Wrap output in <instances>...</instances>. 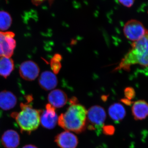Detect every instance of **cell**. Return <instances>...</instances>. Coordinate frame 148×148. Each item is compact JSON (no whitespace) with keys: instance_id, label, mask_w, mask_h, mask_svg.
Returning a JSON list of instances; mask_svg holds the SVG:
<instances>
[{"instance_id":"obj_5","label":"cell","mask_w":148,"mask_h":148,"mask_svg":"<svg viewBox=\"0 0 148 148\" xmlns=\"http://www.w3.org/2000/svg\"><path fill=\"white\" fill-rule=\"evenodd\" d=\"M147 30L143 23L135 19L127 21L123 29L125 37L133 42L141 38L145 34Z\"/></svg>"},{"instance_id":"obj_8","label":"cell","mask_w":148,"mask_h":148,"mask_svg":"<svg viewBox=\"0 0 148 148\" xmlns=\"http://www.w3.org/2000/svg\"><path fill=\"white\" fill-rule=\"evenodd\" d=\"M19 73L23 79L27 81L34 80L38 76L39 67L34 61H25L20 65Z\"/></svg>"},{"instance_id":"obj_23","label":"cell","mask_w":148,"mask_h":148,"mask_svg":"<svg viewBox=\"0 0 148 148\" xmlns=\"http://www.w3.org/2000/svg\"><path fill=\"white\" fill-rule=\"evenodd\" d=\"M22 148H38L34 145H28L24 146Z\"/></svg>"},{"instance_id":"obj_6","label":"cell","mask_w":148,"mask_h":148,"mask_svg":"<svg viewBox=\"0 0 148 148\" xmlns=\"http://www.w3.org/2000/svg\"><path fill=\"white\" fill-rule=\"evenodd\" d=\"M14 36L13 32H0V57L11 58L13 55L16 46Z\"/></svg>"},{"instance_id":"obj_17","label":"cell","mask_w":148,"mask_h":148,"mask_svg":"<svg viewBox=\"0 0 148 148\" xmlns=\"http://www.w3.org/2000/svg\"><path fill=\"white\" fill-rule=\"evenodd\" d=\"M12 18L8 12L0 11V32H4L10 28Z\"/></svg>"},{"instance_id":"obj_14","label":"cell","mask_w":148,"mask_h":148,"mask_svg":"<svg viewBox=\"0 0 148 148\" xmlns=\"http://www.w3.org/2000/svg\"><path fill=\"white\" fill-rule=\"evenodd\" d=\"M132 113L135 120H143L148 116V103L145 100L135 101L132 105Z\"/></svg>"},{"instance_id":"obj_16","label":"cell","mask_w":148,"mask_h":148,"mask_svg":"<svg viewBox=\"0 0 148 148\" xmlns=\"http://www.w3.org/2000/svg\"><path fill=\"white\" fill-rule=\"evenodd\" d=\"M14 63L11 58L0 57V76L6 78L13 71Z\"/></svg>"},{"instance_id":"obj_13","label":"cell","mask_w":148,"mask_h":148,"mask_svg":"<svg viewBox=\"0 0 148 148\" xmlns=\"http://www.w3.org/2000/svg\"><path fill=\"white\" fill-rule=\"evenodd\" d=\"M17 103V98L12 92L8 90L0 92V109L8 111L13 109Z\"/></svg>"},{"instance_id":"obj_21","label":"cell","mask_w":148,"mask_h":148,"mask_svg":"<svg viewBox=\"0 0 148 148\" xmlns=\"http://www.w3.org/2000/svg\"><path fill=\"white\" fill-rule=\"evenodd\" d=\"M119 3L126 7H130L134 4L135 0H119Z\"/></svg>"},{"instance_id":"obj_9","label":"cell","mask_w":148,"mask_h":148,"mask_svg":"<svg viewBox=\"0 0 148 148\" xmlns=\"http://www.w3.org/2000/svg\"><path fill=\"white\" fill-rule=\"evenodd\" d=\"M55 142L61 148H76L78 144L77 136L69 131H64L56 135Z\"/></svg>"},{"instance_id":"obj_3","label":"cell","mask_w":148,"mask_h":148,"mask_svg":"<svg viewBox=\"0 0 148 148\" xmlns=\"http://www.w3.org/2000/svg\"><path fill=\"white\" fill-rule=\"evenodd\" d=\"M20 108L19 112L12 113L11 116L15 120L21 131L30 133L39 126L41 112L24 103H21Z\"/></svg>"},{"instance_id":"obj_4","label":"cell","mask_w":148,"mask_h":148,"mask_svg":"<svg viewBox=\"0 0 148 148\" xmlns=\"http://www.w3.org/2000/svg\"><path fill=\"white\" fill-rule=\"evenodd\" d=\"M106 118L104 109L101 106H92L87 111V121L89 123L88 129L95 130L97 135H100L104 126Z\"/></svg>"},{"instance_id":"obj_24","label":"cell","mask_w":148,"mask_h":148,"mask_svg":"<svg viewBox=\"0 0 148 148\" xmlns=\"http://www.w3.org/2000/svg\"><path fill=\"white\" fill-rule=\"evenodd\" d=\"M77 101V99L75 98H73L71 99L70 100V102L71 103L72 105H74V104H76Z\"/></svg>"},{"instance_id":"obj_10","label":"cell","mask_w":148,"mask_h":148,"mask_svg":"<svg viewBox=\"0 0 148 148\" xmlns=\"http://www.w3.org/2000/svg\"><path fill=\"white\" fill-rule=\"evenodd\" d=\"M58 82L55 74L49 71L43 72L39 78L38 82L40 86L46 90L55 88L57 86Z\"/></svg>"},{"instance_id":"obj_1","label":"cell","mask_w":148,"mask_h":148,"mask_svg":"<svg viewBox=\"0 0 148 148\" xmlns=\"http://www.w3.org/2000/svg\"><path fill=\"white\" fill-rule=\"evenodd\" d=\"M139 65L148 68V30L140 40L132 44L131 49L120 62L116 70L128 71L130 66Z\"/></svg>"},{"instance_id":"obj_11","label":"cell","mask_w":148,"mask_h":148,"mask_svg":"<svg viewBox=\"0 0 148 148\" xmlns=\"http://www.w3.org/2000/svg\"><path fill=\"white\" fill-rule=\"evenodd\" d=\"M20 136L13 130H8L4 132L1 138V142L5 148H16L20 143Z\"/></svg>"},{"instance_id":"obj_19","label":"cell","mask_w":148,"mask_h":148,"mask_svg":"<svg viewBox=\"0 0 148 148\" xmlns=\"http://www.w3.org/2000/svg\"><path fill=\"white\" fill-rule=\"evenodd\" d=\"M51 66L53 71V73L55 74H58L61 68L60 61H56L52 58L51 61Z\"/></svg>"},{"instance_id":"obj_2","label":"cell","mask_w":148,"mask_h":148,"mask_svg":"<svg viewBox=\"0 0 148 148\" xmlns=\"http://www.w3.org/2000/svg\"><path fill=\"white\" fill-rule=\"evenodd\" d=\"M87 111L82 105H72L58 117V125L66 131L77 133L83 132L87 122Z\"/></svg>"},{"instance_id":"obj_20","label":"cell","mask_w":148,"mask_h":148,"mask_svg":"<svg viewBox=\"0 0 148 148\" xmlns=\"http://www.w3.org/2000/svg\"><path fill=\"white\" fill-rule=\"evenodd\" d=\"M102 132L106 135H112L114 133L115 128L112 125H104L102 128Z\"/></svg>"},{"instance_id":"obj_15","label":"cell","mask_w":148,"mask_h":148,"mask_svg":"<svg viewBox=\"0 0 148 148\" xmlns=\"http://www.w3.org/2000/svg\"><path fill=\"white\" fill-rule=\"evenodd\" d=\"M109 114L111 119L115 122L121 121L126 115V111L123 106L119 103L111 105L109 108Z\"/></svg>"},{"instance_id":"obj_22","label":"cell","mask_w":148,"mask_h":148,"mask_svg":"<svg viewBox=\"0 0 148 148\" xmlns=\"http://www.w3.org/2000/svg\"><path fill=\"white\" fill-rule=\"evenodd\" d=\"M121 101L122 103H124L125 105H127V106H130V105H132V101L130 100L126 99V98L122 99Z\"/></svg>"},{"instance_id":"obj_12","label":"cell","mask_w":148,"mask_h":148,"mask_svg":"<svg viewBox=\"0 0 148 148\" xmlns=\"http://www.w3.org/2000/svg\"><path fill=\"white\" fill-rule=\"evenodd\" d=\"M48 100L49 104L54 108H59L64 107L68 101L66 93L61 89H54L49 94Z\"/></svg>"},{"instance_id":"obj_18","label":"cell","mask_w":148,"mask_h":148,"mask_svg":"<svg viewBox=\"0 0 148 148\" xmlns=\"http://www.w3.org/2000/svg\"><path fill=\"white\" fill-rule=\"evenodd\" d=\"M124 95L125 98L128 100H132L135 96V91L133 88L128 87L126 88L124 90Z\"/></svg>"},{"instance_id":"obj_7","label":"cell","mask_w":148,"mask_h":148,"mask_svg":"<svg viewBox=\"0 0 148 148\" xmlns=\"http://www.w3.org/2000/svg\"><path fill=\"white\" fill-rule=\"evenodd\" d=\"M45 109L40 114V123L47 129H53L55 127L58 120L55 108L50 104H48L46 106Z\"/></svg>"}]
</instances>
